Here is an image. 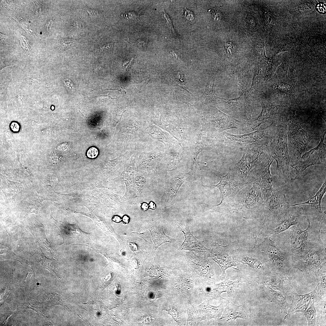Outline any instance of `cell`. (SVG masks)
Returning a JSON list of instances; mask_svg holds the SVG:
<instances>
[{
  "label": "cell",
  "instance_id": "11",
  "mask_svg": "<svg viewBox=\"0 0 326 326\" xmlns=\"http://www.w3.org/2000/svg\"><path fill=\"white\" fill-rule=\"evenodd\" d=\"M324 135L316 147L305 152L295 163L290 165L296 171L294 179L298 178L300 174L309 166L316 165H326V145L324 142Z\"/></svg>",
  "mask_w": 326,
  "mask_h": 326
},
{
  "label": "cell",
  "instance_id": "37",
  "mask_svg": "<svg viewBox=\"0 0 326 326\" xmlns=\"http://www.w3.org/2000/svg\"><path fill=\"white\" fill-rule=\"evenodd\" d=\"M133 60V59L132 58L130 60L128 61V62H126L124 63L122 66L123 69L126 70H127V68L130 67Z\"/></svg>",
  "mask_w": 326,
  "mask_h": 326
},
{
  "label": "cell",
  "instance_id": "8",
  "mask_svg": "<svg viewBox=\"0 0 326 326\" xmlns=\"http://www.w3.org/2000/svg\"><path fill=\"white\" fill-rule=\"evenodd\" d=\"M220 181L216 185L212 187L218 188L222 197L221 203L218 205L225 213H228L233 210H237L238 204L235 203L234 198L235 196L248 182L240 183L236 181L231 171L225 175L219 176Z\"/></svg>",
  "mask_w": 326,
  "mask_h": 326
},
{
  "label": "cell",
  "instance_id": "23",
  "mask_svg": "<svg viewBox=\"0 0 326 326\" xmlns=\"http://www.w3.org/2000/svg\"><path fill=\"white\" fill-rule=\"evenodd\" d=\"M269 288L272 300L278 305L282 312L286 313L289 308L290 306L287 302L286 297L280 292L275 291L269 287Z\"/></svg>",
  "mask_w": 326,
  "mask_h": 326
},
{
  "label": "cell",
  "instance_id": "9",
  "mask_svg": "<svg viewBox=\"0 0 326 326\" xmlns=\"http://www.w3.org/2000/svg\"><path fill=\"white\" fill-rule=\"evenodd\" d=\"M326 245L322 244L310 250L306 254L294 261L293 268L305 275L314 273L326 263Z\"/></svg>",
  "mask_w": 326,
  "mask_h": 326
},
{
  "label": "cell",
  "instance_id": "4",
  "mask_svg": "<svg viewBox=\"0 0 326 326\" xmlns=\"http://www.w3.org/2000/svg\"><path fill=\"white\" fill-rule=\"evenodd\" d=\"M302 207L290 206L286 211L278 218L272 220L264 219L258 233L260 237H270L288 229L294 225H302L304 217Z\"/></svg>",
  "mask_w": 326,
  "mask_h": 326
},
{
  "label": "cell",
  "instance_id": "29",
  "mask_svg": "<svg viewBox=\"0 0 326 326\" xmlns=\"http://www.w3.org/2000/svg\"><path fill=\"white\" fill-rule=\"evenodd\" d=\"M176 81L179 85L182 86H184L185 84L186 80L183 74L179 72H178L177 74H176Z\"/></svg>",
  "mask_w": 326,
  "mask_h": 326
},
{
  "label": "cell",
  "instance_id": "10",
  "mask_svg": "<svg viewBox=\"0 0 326 326\" xmlns=\"http://www.w3.org/2000/svg\"><path fill=\"white\" fill-rule=\"evenodd\" d=\"M274 159L270 155L266 165L264 162L256 166L249 172L248 182L258 186L263 193L264 200L271 196L273 189L272 179L270 171V165Z\"/></svg>",
  "mask_w": 326,
  "mask_h": 326
},
{
  "label": "cell",
  "instance_id": "20",
  "mask_svg": "<svg viewBox=\"0 0 326 326\" xmlns=\"http://www.w3.org/2000/svg\"><path fill=\"white\" fill-rule=\"evenodd\" d=\"M216 72L214 71L207 83L204 92L202 96L198 98V101L203 102L215 101L217 97L213 93V88Z\"/></svg>",
  "mask_w": 326,
  "mask_h": 326
},
{
  "label": "cell",
  "instance_id": "32",
  "mask_svg": "<svg viewBox=\"0 0 326 326\" xmlns=\"http://www.w3.org/2000/svg\"><path fill=\"white\" fill-rule=\"evenodd\" d=\"M183 14L184 17L189 21H192L194 19V14L188 8L185 9Z\"/></svg>",
  "mask_w": 326,
  "mask_h": 326
},
{
  "label": "cell",
  "instance_id": "15",
  "mask_svg": "<svg viewBox=\"0 0 326 326\" xmlns=\"http://www.w3.org/2000/svg\"><path fill=\"white\" fill-rule=\"evenodd\" d=\"M178 227L184 235V240L178 251L188 250L200 252L206 256H210L211 250L206 248L200 241L197 239L190 232L187 225L177 224Z\"/></svg>",
  "mask_w": 326,
  "mask_h": 326
},
{
  "label": "cell",
  "instance_id": "41",
  "mask_svg": "<svg viewBox=\"0 0 326 326\" xmlns=\"http://www.w3.org/2000/svg\"><path fill=\"white\" fill-rule=\"evenodd\" d=\"M149 209L151 210H155L156 208V204L152 201H150L148 204Z\"/></svg>",
  "mask_w": 326,
  "mask_h": 326
},
{
  "label": "cell",
  "instance_id": "36",
  "mask_svg": "<svg viewBox=\"0 0 326 326\" xmlns=\"http://www.w3.org/2000/svg\"><path fill=\"white\" fill-rule=\"evenodd\" d=\"M113 43L109 42L107 43L100 45V49L101 50L109 49L113 47Z\"/></svg>",
  "mask_w": 326,
  "mask_h": 326
},
{
  "label": "cell",
  "instance_id": "33",
  "mask_svg": "<svg viewBox=\"0 0 326 326\" xmlns=\"http://www.w3.org/2000/svg\"><path fill=\"white\" fill-rule=\"evenodd\" d=\"M64 86L67 90L72 91L74 88L73 83L72 80L68 78H65L63 80Z\"/></svg>",
  "mask_w": 326,
  "mask_h": 326
},
{
  "label": "cell",
  "instance_id": "27",
  "mask_svg": "<svg viewBox=\"0 0 326 326\" xmlns=\"http://www.w3.org/2000/svg\"><path fill=\"white\" fill-rule=\"evenodd\" d=\"M124 16L127 19L137 20L139 18L140 14L136 11H130L125 12Z\"/></svg>",
  "mask_w": 326,
  "mask_h": 326
},
{
  "label": "cell",
  "instance_id": "22",
  "mask_svg": "<svg viewBox=\"0 0 326 326\" xmlns=\"http://www.w3.org/2000/svg\"><path fill=\"white\" fill-rule=\"evenodd\" d=\"M326 267L325 263L314 273L318 280L315 289L318 293L326 294Z\"/></svg>",
  "mask_w": 326,
  "mask_h": 326
},
{
  "label": "cell",
  "instance_id": "6",
  "mask_svg": "<svg viewBox=\"0 0 326 326\" xmlns=\"http://www.w3.org/2000/svg\"><path fill=\"white\" fill-rule=\"evenodd\" d=\"M242 157L235 165L233 173H237L238 181L246 183L249 172L270 157L269 152L264 146L253 145L243 148Z\"/></svg>",
  "mask_w": 326,
  "mask_h": 326
},
{
  "label": "cell",
  "instance_id": "42",
  "mask_svg": "<svg viewBox=\"0 0 326 326\" xmlns=\"http://www.w3.org/2000/svg\"><path fill=\"white\" fill-rule=\"evenodd\" d=\"M112 220L115 222L119 223L122 221V218L118 216L115 215L113 216Z\"/></svg>",
  "mask_w": 326,
  "mask_h": 326
},
{
  "label": "cell",
  "instance_id": "35",
  "mask_svg": "<svg viewBox=\"0 0 326 326\" xmlns=\"http://www.w3.org/2000/svg\"><path fill=\"white\" fill-rule=\"evenodd\" d=\"M148 42V41L146 39L143 38L139 39L137 40L136 44L139 47L145 48L147 46Z\"/></svg>",
  "mask_w": 326,
  "mask_h": 326
},
{
  "label": "cell",
  "instance_id": "1",
  "mask_svg": "<svg viewBox=\"0 0 326 326\" xmlns=\"http://www.w3.org/2000/svg\"><path fill=\"white\" fill-rule=\"evenodd\" d=\"M308 225L302 229L301 225L290 227L285 231L270 237L279 247L292 257L296 261L306 254L312 248L324 244L321 237V219L304 216Z\"/></svg>",
  "mask_w": 326,
  "mask_h": 326
},
{
  "label": "cell",
  "instance_id": "5",
  "mask_svg": "<svg viewBox=\"0 0 326 326\" xmlns=\"http://www.w3.org/2000/svg\"><path fill=\"white\" fill-rule=\"evenodd\" d=\"M267 256L273 273L288 274L293 268L294 261L292 256L279 247L269 237L264 238L259 245Z\"/></svg>",
  "mask_w": 326,
  "mask_h": 326
},
{
  "label": "cell",
  "instance_id": "12",
  "mask_svg": "<svg viewBox=\"0 0 326 326\" xmlns=\"http://www.w3.org/2000/svg\"><path fill=\"white\" fill-rule=\"evenodd\" d=\"M290 206L285 194L273 187L271 196L264 200L263 215L264 219H276L285 213Z\"/></svg>",
  "mask_w": 326,
  "mask_h": 326
},
{
  "label": "cell",
  "instance_id": "26",
  "mask_svg": "<svg viewBox=\"0 0 326 326\" xmlns=\"http://www.w3.org/2000/svg\"><path fill=\"white\" fill-rule=\"evenodd\" d=\"M88 13L89 17L94 19H99L105 17V12L102 11L92 9L87 7L84 8Z\"/></svg>",
  "mask_w": 326,
  "mask_h": 326
},
{
  "label": "cell",
  "instance_id": "43",
  "mask_svg": "<svg viewBox=\"0 0 326 326\" xmlns=\"http://www.w3.org/2000/svg\"><path fill=\"white\" fill-rule=\"evenodd\" d=\"M113 90H118L119 91H120L121 93H122L123 94H125L126 93V91L125 89L124 88H123L122 87H118L117 88H115V89H114Z\"/></svg>",
  "mask_w": 326,
  "mask_h": 326
},
{
  "label": "cell",
  "instance_id": "24",
  "mask_svg": "<svg viewBox=\"0 0 326 326\" xmlns=\"http://www.w3.org/2000/svg\"><path fill=\"white\" fill-rule=\"evenodd\" d=\"M77 40L73 39H65L60 40L57 41L56 46L58 49L61 50H65L75 45Z\"/></svg>",
  "mask_w": 326,
  "mask_h": 326
},
{
  "label": "cell",
  "instance_id": "38",
  "mask_svg": "<svg viewBox=\"0 0 326 326\" xmlns=\"http://www.w3.org/2000/svg\"><path fill=\"white\" fill-rule=\"evenodd\" d=\"M129 246L131 250L133 252L136 251L138 250V246L135 243L130 242L129 244Z\"/></svg>",
  "mask_w": 326,
  "mask_h": 326
},
{
  "label": "cell",
  "instance_id": "17",
  "mask_svg": "<svg viewBox=\"0 0 326 326\" xmlns=\"http://www.w3.org/2000/svg\"><path fill=\"white\" fill-rule=\"evenodd\" d=\"M316 293L315 290L312 292L303 295H299L296 292L292 296L293 299L290 306L288 314L285 318L291 314L298 312H305L310 304L314 301Z\"/></svg>",
  "mask_w": 326,
  "mask_h": 326
},
{
  "label": "cell",
  "instance_id": "28",
  "mask_svg": "<svg viewBox=\"0 0 326 326\" xmlns=\"http://www.w3.org/2000/svg\"><path fill=\"white\" fill-rule=\"evenodd\" d=\"M162 18L165 21L169 30L173 33L175 34V32L173 26L171 21L168 15L164 11H162Z\"/></svg>",
  "mask_w": 326,
  "mask_h": 326
},
{
  "label": "cell",
  "instance_id": "39",
  "mask_svg": "<svg viewBox=\"0 0 326 326\" xmlns=\"http://www.w3.org/2000/svg\"><path fill=\"white\" fill-rule=\"evenodd\" d=\"M130 221L129 216L127 215H124L122 218V221L123 224H127L129 223Z\"/></svg>",
  "mask_w": 326,
  "mask_h": 326
},
{
  "label": "cell",
  "instance_id": "3",
  "mask_svg": "<svg viewBox=\"0 0 326 326\" xmlns=\"http://www.w3.org/2000/svg\"><path fill=\"white\" fill-rule=\"evenodd\" d=\"M255 238L254 247H240L235 249L234 258L244 265L245 267L251 269L260 276L265 277L273 273L269 261L266 255L260 249Z\"/></svg>",
  "mask_w": 326,
  "mask_h": 326
},
{
  "label": "cell",
  "instance_id": "34",
  "mask_svg": "<svg viewBox=\"0 0 326 326\" xmlns=\"http://www.w3.org/2000/svg\"><path fill=\"white\" fill-rule=\"evenodd\" d=\"M212 14L214 21L216 22L220 21L222 18V14L220 11L214 9L212 11Z\"/></svg>",
  "mask_w": 326,
  "mask_h": 326
},
{
  "label": "cell",
  "instance_id": "30",
  "mask_svg": "<svg viewBox=\"0 0 326 326\" xmlns=\"http://www.w3.org/2000/svg\"><path fill=\"white\" fill-rule=\"evenodd\" d=\"M98 153V150L95 147H92L88 150L87 155L88 158H93L97 156Z\"/></svg>",
  "mask_w": 326,
  "mask_h": 326
},
{
  "label": "cell",
  "instance_id": "19",
  "mask_svg": "<svg viewBox=\"0 0 326 326\" xmlns=\"http://www.w3.org/2000/svg\"><path fill=\"white\" fill-rule=\"evenodd\" d=\"M152 238L154 243V248L156 250L162 244L165 242L174 243L175 239L171 238L164 233L162 226L152 227L150 230Z\"/></svg>",
  "mask_w": 326,
  "mask_h": 326
},
{
  "label": "cell",
  "instance_id": "25",
  "mask_svg": "<svg viewBox=\"0 0 326 326\" xmlns=\"http://www.w3.org/2000/svg\"><path fill=\"white\" fill-rule=\"evenodd\" d=\"M305 315L307 319L308 325H315V311L314 301L305 312Z\"/></svg>",
  "mask_w": 326,
  "mask_h": 326
},
{
  "label": "cell",
  "instance_id": "31",
  "mask_svg": "<svg viewBox=\"0 0 326 326\" xmlns=\"http://www.w3.org/2000/svg\"><path fill=\"white\" fill-rule=\"evenodd\" d=\"M86 97H87V98L88 99H90L94 101L97 102H98L99 101H103V100L106 99H114V98H112L109 95H100L94 97H89L87 96H86Z\"/></svg>",
  "mask_w": 326,
  "mask_h": 326
},
{
  "label": "cell",
  "instance_id": "21",
  "mask_svg": "<svg viewBox=\"0 0 326 326\" xmlns=\"http://www.w3.org/2000/svg\"><path fill=\"white\" fill-rule=\"evenodd\" d=\"M325 181L322 187L316 194L308 201L301 203L290 205L295 206L302 204H309L312 207L316 209L321 214L322 212L321 207V200L326 191V180Z\"/></svg>",
  "mask_w": 326,
  "mask_h": 326
},
{
  "label": "cell",
  "instance_id": "40",
  "mask_svg": "<svg viewBox=\"0 0 326 326\" xmlns=\"http://www.w3.org/2000/svg\"><path fill=\"white\" fill-rule=\"evenodd\" d=\"M141 209L144 211H147L149 209L148 204L145 202H143L141 204Z\"/></svg>",
  "mask_w": 326,
  "mask_h": 326
},
{
  "label": "cell",
  "instance_id": "18",
  "mask_svg": "<svg viewBox=\"0 0 326 326\" xmlns=\"http://www.w3.org/2000/svg\"><path fill=\"white\" fill-rule=\"evenodd\" d=\"M315 316V325L326 324V294H315L314 298Z\"/></svg>",
  "mask_w": 326,
  "mask_h": 326
},
{
  "label": "cell",
  "instance_id": "7",
  "mask_svg": "<svg viewBox=\"0 0 326 326\" xmlns=\"http://www.w3.org/2000/svg\"><path fill=\"white\" fill-rule=\"evenodd\" d=\"M253 184L251 188L241 189L240 192L241 200L238 204L237 210L246 219L259 218L263 215L264 200L261 189L257 185Z\"/></svg>",
  "mask_w": 326,
  "mask_h": 326
},
{
  "label": "cell",
  "instance_id": "14",
  "mask_svg": "<svg viewBox=\"0 0 326 326\" xmlns=\"http://www.w3.org/2000/svg\"><path fill=\"white\" fill-rule=\"evenodd\" d=\"M212 249L210 254L212 258L221 267L224 274L227 268L235 266V251L236 245L234 242H230L225 246L215 243L211 245Z\"/></svg>",
  "mask_w": 326,
  "mask_h": 326
},
{
  "label": "cell",
  "instance_id": "2",
  "mask_svg": "<svg viewBox=\"0 0 326 326\" xmlns=\"http://www.w3.org/2000/svg\"><path fill=\"white\" fill-rule=\"evenodd\" d=\"M270 155L277 163L276 173L283 181L292 179L289 169L290 158L287 143L286 125H281L270 146Z\"/></svg>",
  "mask_w": 326,
  "mask_h": 326
},
{
  "label": "cell",
  "instance_id": "16",
  "mask_svg": "<svg viewBox=\"0 0 326 326\" xmlns=\"http://www.w3.org/2000/svg\"><path fill=\"white\" fill-rule=\"evenodd\" d=\"M289 274L281 275L274 273L273 275L271 274L270 277V281H272L270 284L286 297L296 292L291 284L292 277Z\"/></svg>",
  "mask_w": 326,
  "mask_h": 326
},
{
  "label": "cell",
  "instance_id": "13",
  "mask_svg": "<svg viewBox=\"0 0 326 326\" xmlns=\"http://www.w3.org/2000/svg\"><path fill=\"white\" fill-rule=\"evenodd\" d=\"M266 128L258 129L253 132L241 135H233L225 132L224 134L230 145L242 148L250 146L260 145L267 141Z\"/></svg>",
  "mask_w": 326,
  "mask_h": 326
}]
</instances>
